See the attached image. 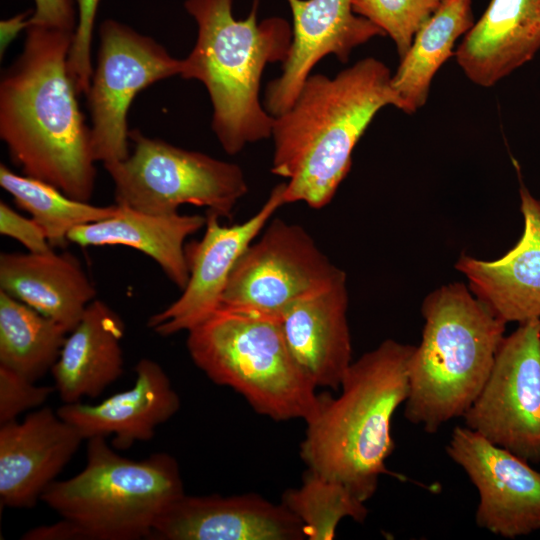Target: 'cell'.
Listing matches in <instances>:
<instances>
[{"label": "cell", "mask_w": 540, "mask_h": 540, "mask_svg": "<svg viewBox=\"0 0 540 540\" xmlns=\"http://www.w3.org/2000/svg\"><path fill=\"white\" fill-rule=\"evenodd\" d=\"M73 35L27 27L23 51L0 82V137L24 175L89 202L96 161L68 71Z\"/></svg>", "instance_id": "cell-1"}, {"label": "cell", "mask_w": 540, "mask_h": 540, "mask_svg": "<svg viewBox=\"0 0 540 540\" xmlns=\"http://www.w3.org/2000/svg\"><path fill=\"white\" fill-rule=\"evenodd\" d=\"M389 68L367 57L330 78L310 75L293 104L274 117L271 171L286 178L285 203L320 209L349 173L353 150L385 106L405 111Z\"/></svg>", "instance_id": "cell-2"}, {"label": "cell", "mask_w": 540, "mask_h": 540, "mask_svg": "<svg viewBox=\"0 0 540 540\" xmlns=\"http://www.w3.org/2000/svg\"><path fill=\"white\" fill-rule=\"evenodd\" d=\"M414 347L387 339L351 363L341 394H319L306 421L300 456L308 470L345 485L366 502L383 474L395 443L392 418L409 394V361Z\"/></svg>", "instance_id": "cell-3"}, {"label": "cell", "mask_w": 540, "mask_h": 540, "mask_svg": "<svg viewBox=\"0 0 540 540\" xmlns=\"http://www.w3.org/2000/svg\"><path fill=\"white\" fill-rule=\"evenodd\" d=\"M233 0H186L197 24L193 49L181 77L200 81L212 103V129L230 155L272 134L274 117L261 105L260 82L267 64L288 56L292 28L280 17L258 22V0L236 19Z\"/></svg>", "instance_id": "cell-4"}, {"label": "cell", "mask_w": 540, "mask_h": 540, "mask_svg": "<svg viewBox=\"0 0 540 540\" xmlns=\"http://www.w3.org/2000/svg\"><path fill=\"white\" fill-rule=\"evenodd\" d=\"M421 312L424 327L409 361L404 416L435 433L444 423L463 417L479 395L506 323L458 282L428 294Z\"/></svg>", "instance_id": "cell-5"}, {"label": "cell", "mask_w": 540, "mask_h": 540, "mask_svg": "<svg viewBox=\"0 0 540 540\" xmlns=\"http://www.w3.org/2000/svg\"><path fill=\"white\" fill-rule=\"evenodd\" d=\"M87 440L84 469L52 482L41 501L85 540L149 539L156 520L185 494L177 461L167 453L135 461L117 454L105 437Z\"/></svg>", "instance_id": "cell-6"}, {"label": "cell", "mask_w": 540, "mask_h": 540, "mask_svg": "<svg viewBox=\"0 0 540 540\" xmlns=\"http://www.w3.org/2000/svg\"><path fill=\"white\" fill-rule=\"evenodd\" d=\"M189 355L214 383L241 394L259 414L308 421L319 394L294 362L277 318L220 306L188 331Z\"/></svg>", "instance_id": "cell-7"}, {"label": "cell", "mask_w": 540, "mask_h": 540, "mask_svg": "<svg viewBox=\"0 0 540 540\" xmlns=\"http://www.w3.org/2000/svg\"><path fill=\"white\" fill-rule=\"evenodd\" d=\"M132 154L103 165L114 184L115 203L150 214H172L179 206L207 207L231 218L247 193L242 169L207 154L129 131Z\"/></svg>", "instance_id": "cell-8"}, {"label": "cell", "mask_w": 540, "mask_h": 540, "mask_svg": "<svg viewBox=\"0 0 540 540\" xmlns=\"http://www.w3.org/2000/svg\"><path fill=\"white\" fill-rule=\"evenodd\" d=\"M344 276L303 227L274 219L238 259L221 306L278 319L294 302Z\"/></svg>", "instance_id": "cell-9"}, {"label": "cell", "mask_w": 540, "mask_h": 540, "mask_svg": "<svg viewBox=\"0 0 540 540\" xmlns=\"http://www.w3.org/2000/svg\"><path fill=\"white\" fill-rule=\"evenodd\" d=\"M97 66L87 95L91 148L103 165L129 156L127 112L135 96L162 79L181 75L183 60L149 36L105 20L99 30Z\"/></svg>", "instance_id": "cell-10"}, {"label": "cell", "mask_w": 540, "mask_h": 540, "mask_svg": "<svg viewBox=\"0 0 540 540\" xmlns=\"http://www.w3.org/2000/svg\"><path fill=\"white\" fill-rule=\"evenodd\" d=\"M465 426L529 463H540V319L505 336Z\"/></svg>", "instance_id": "cell-11"}, {"label": "cell", "mask_w": 540, "mask_h": 540, "mask_svg": "<svg viewBox=\"0 0 540 540\" xmlns=\"http://www.w3.org/2000/svg\"><path fill=\"white\" fill-rule=\"evenodd\" d=\"M479 494V527L505 538L540 529V472L505 448L467 428H454L446 447Z\"/></svg>", "instance_id": "cell-12"}, {"label": "cell", "mask_w": 540, "mask_h": 540, "mask_svg": "<svg viewBox=\"0 0 540 540\" xmlns=\"http://www.w3.org/2000/svg\"><path fill=\"white\" fill-rule=\"evenodd\" d=\"M285 182L277 185L262 207L242 223L226 226L208 212L205 232L186 247L189 278L182 294L147 322L156 334L170 336L189 331L220 306L230 274L240 256L283 205Z\"/></svg>", "instance_id": "cell-13"}, {"label": "cell", "mask_w": 540, "mask_h": 540, "mask_svg": "<svg viewBox=\"0 0 540 540\" xmlns=\"http://www.w3.org/2000/svg\"><path fill=\"white\" fill-rule=\"evenodd\" d=\"M292 40L281 75L267 84L264 108L276 117L295 101L313 67L333 54L343 63L351 52L374 37L386 36L369 20L354 13L352 0H287Z\"/></svg>", "instance_id": "cell-14"}, {"label": "cell", "mask_w": 540, "mask_h": 540, "mask_svg": "<svg viewBox=\"0 0 540 540\" xmlns=\"http://www.w3.org/2000/svg\"><path fill=\"white\" fill-rule=\"evenodd\" d=\"M303 524L282 503L255 494L183 495L156 520V540H303Z\"/></svg>", "instance_id": "cell-15"}, {"label": "cell", "mask_w": 540, "mask_h": 540, "mask_svg": "<svg viewBox=\"0 0 540 540\" xmlns=\"http://www.w3.org/2000/svg\"><path fill=\"white\" fill-rule=\"evenodd\" d=\"M83 440L73 425L49 407L28 414L22 422L1 424V505L35 506Z\"/></svg>", "instance_id": "cell-16"}, {"label": "cell", "mask_w": 540, "mask_h": 540, "mask_svg": "<svg viewBox=\"0 0 540 540\" xmlns=\"http://www.w3.org/2000/svg\"><path fill=\"white\" fill-rule=\"evenodd\" d=\"M523 234L501 258L486 261L463 254L455 268L470 291L504 321L540 319V200L520 187Z\"/></svg>", "instance_id": "cell-17"}, {"label": "cell", "mask_w": 540, "mask_h": 540, "mask_svg": "<svg viewBox=\"0 0 540 540\" xmlns=\"http://www.w3.org/2000/svg\"><path fill=\"white\" fill-rule=\"evenodd\" d=\"M346 276L291 304L278 317L287 348L316 387L338 390L352 361Z\"/></svg>", "instance_id": "cell-18"}, {"label": "cell", "mask_w": 540, "mask_h": 540, "mask_svg": "<svg viewBox=\"0 0 540 540\" xmlns=\"http://www.w3.org/2000/svg\"><path fill=\"white\" fill-rule=\"evenodd\" d=\"M134 386L99 404L64 403L56 411L73 425L84 440L112 436L115 449H129L149 441L156 428L180 409V397L164 369L154 360L142 358L135 366Z\"/></svg>", "instance_id": "cell-19"}, {"label": "cell", "mask_w": 540, "mask_h": 540, "mask_svg": "<svg viewBox=\"0 0 540 540\" xmlns=\"http://www.w3.org/2000/svg\"><path fill=\"white\" fill-rule=\"evenodd\" d=\"M540 49V0H490L454 56L465 76L489 88Z\"/></svg>", "instance_id": "cell-20"}, {"label": "cell", "mask_w": 540, "mask_h": 540, "mask_svg": "<svg viewBox=\"0 0 540 540\" xmlns=\"http://www.w3.org/2000/svg\"><path fill=\"white\" fill-rule=\"evenodd\" d=\"M124 335L123 319L107 303L94 299L87 306L50 370L63 403L98 397L122 375Z\"/></svg>", "instance_id": "cell-21"}, {"label": "cell", "mask_w": 540, "mask_h": 540, "mask_svg": "<svg viewBox=\"0 0 540 540\" xmlns=\"http://www.w3.org/2000/svg\"><path fill=\"white\" fill-rule=\"evenodd\" d=\"M0 290L63 325L78 324L96 289L70 253H1Z\"/></svg>", "instance_id": "cell-22"}, {"label": "cell", "mask_w": 540, "mask_h": 540, "mask_svg": "<svg viewBox=\"0 0 540 540\" xmlns=\"http://www.w3.org/2000/svg\"><path fill=\"white\" fill-rule=\"evenodd\" d=\"M205 224L206 217L201 215L150 214L118 205L112 217L71 230L68 241L81 247L121 245L136 249L183 289L189 278L185 240Z\"/></svg>", "instance_id": "cell-23"}, {"label": "cell", "mask_w": 540, "mask_h": 540, "mask_svg": "<svg viewBox=\"0 0 540 540\" xmlns=\"http://www.w3.org/2000/svg\"><path fill=\"white\" fill-rule=\"evenodd\" d=\"M472 0H444L415 34L392 75V86L412 114L427 102L432 80L474 24Z\"/></svg>", "instance_id": "cell-24"}, {"label": "cell", "mask_w": 540, "mask_h": 540, "mask_svg": "<svg viewBox=\"0 0 540 540\" xmlns=\"http://www.w3.org/2000/svg\"><path fill=\"white\" fill-rule=\"evenodd\" d=\"M69 331L0 290V365L35 382L57 361Z\"/></svg>", "instance_id": "cell-25"}, {"label": "cell", "mask_w": 540, "mask_h": 540, "mask_svg": "<svg viewBox=\"0 0 540 540\" xmlns=\"http://www.w3.org/2000/svg\"><path fill=\"white\" fill-rule=\"evenodd\" d=\"M0 185L41 226L53 248L64 247L74 228L112 217L118 211L116 203L91 205L67 196L46 182L18 175L4 164L0 165Z\"/></svg>", "instance_id": "cell-26"}, {"label": "cell", "mask_w": 540, "mask_h": 540, "mask_svg": "<svg viewBox=\"0 0 540 540\" xmlns=\"http://www.w3.org/2000/svg\"><path fill=\"white\" fill-rule=\"evenodd\" d=\"M282 504L303 524L309 540H332L345 517L363 522L365 502L342 483L307 470L300 487L287 490Z\"/></svg>", "instance_id": "cell-27"}, {"label": "cell", "mask_w": 540, "mask_h": 540, "mask_svg": "<svg viewBox=\"0 0 540 540\" xmlns=\"http://www.w3.org/2000/svg\"><path fill=\"white\" fill-rule=\"evenodd\" d=\"M444 0H352L354 13L389 36L402 59L422 25Z\"/></svg>", "instance_id": "cell-28"}, {"label": "cell", "mask_w": 540, "mask_h": 540, "mask_svg": "<svg viewBox=\"0 0 540 540\" xmlns=\"http://www.w3.org/2000/svg\"><path fill=\"white\" fill-rule=\"evenodd\" d=\"M100 0H75L77 25L68 55V71L79 93L87 94L93 75L91 44L97 7Z\"/></svg>", "instance_id": "cell-29"}, {"label": "cell", "mask_w": 540, "mask_h": 540, "mask_svg": "<svg viewBox=\"0 0 540 540\" xmlns=\"http://www.w3.org/2000/svg\"><path fill=\"white\" fill-rule=\"evenodd\" d=\"M56 391L0 365V425L16 420L21 413L41 406Z\"/></svg>", "instance_id": "cell-30"}, {"label": "cell", "mask_w": 540, "mask_h": 540, "mask_svg": "<svg viewBox=\"0 0 540 540\" xmlns=\"http://www.w3.org/2000/svg\"><path fill=\"white\" fill-rule=\"evenodd\" d=\"M0 233L21 243L28 252L48 253L54 251L41 226L27 218L6 202H0Z\"/></svg>", "instance_id": "cell-31"}, {"label": "cell", "mask_w": 540, "mask_h": 540, "mask_svg": "<svg viewBox=\"0 0 540 540\" xmlns=\"http://www.w3.org/2000/svg\"><path fill=\"white\" fill-rule=\"evenodd\" d=\"M30 25L73 32L77 25L75 0H34Z\"/></svg>", "instance_id": "cell-32"}, {"label": "cell", "mask_w": 540, "mask_h": 540, "mask_svg": "<svg viewBox=\"0 0 540 540\" xmlns=\"http://www.w3.org/2000/svg\"><path fill=\"white\" fill-rule=\"evenodd\" d=\"M25 540H85L83 534L72 522L62 519L51 525L33 528L27 531Z\"/></svg>", "instance_id": "cell-33"}, {"label": "cell", "mask_w": 540, "mask_h": 540, "mask_svg": "<svg viewBox=\"0 0 540 540\" xmlns=\"http://www.w3.org/2000/svg\"><path fill=\"white\" fill-rule=\"evenodd\" d=\"M33 11L19 13L0 22V53L3 55L8 45L17 37L20 31L30 25Z\"/></svg>", "instance_id": "cell-34"}]
</instances>
